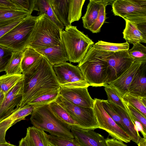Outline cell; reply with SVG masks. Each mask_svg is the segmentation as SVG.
Instances as JSON below:
<instances>
[{
    "label": "cell",
    "instance_id": "ee69618b",
    "mask_svg": "<svg viewBox=\"0 0 146 146\" xmlns=\"http://www.w3.org/2000/svg\"><path fill=\"white\" fill-rule=\"evenodd\" d=\"M137 144L138 146H146V138L141 137Z\"/></svg>",
    "mask_w": 146,
    "mask_h": 146
},
{
    "label": "cell",
    "instance_id": "8992f818",
    "mask_svg": "<svg viewBox=\"0 0 146 146\" xmlns=\"http://www.w3.org/2000/svg\"><path fill=\"white\" fill-rule=\"evenodd\" d=\"M30 15L0 38V45L13 52L23 51L27 47L38 18Z\"/></svg>",
    "mask_w": 146,
    "mask_h": 146
},
{
    "label": "cell",
    "instance_id": "e575fe53",
    "mask_svg": "<svg viewBox=\"0 0 146 146\" xmlns=\"http://www.w3.org/2000/svg\"><path fill=\"white\" fill-rule=\"evenodd\" d=\"M132 47L128 50L129 55L135 60L146 61V47L140 43L133 44Z\"/></svg>",
    "mask_w": 146,
    "mask_h": 146
},
{
    "label": "cell",
    "instance_id": "7c38bea8",
    "mask_svg": "<svg viewBox=\"0 0 146 146\" xmlns=\"http://www.w3.org/2000/svg\"><path fill=\"white\" fill-rule=\"evenodd\" d=\"M60 95L74 105L93 108L94 100L89 94L88 87H60Z\"/></svg>",
    "mask_w": 146,
    "mask_h": 146
},
{
    "label": "cell",
    "instance_id": "7402d4cb",
    "mask_svg": "<svg viewBox=\"0 0 146 146\" xmlns=\"http://www.w3.org/2000/svg\"><path fill=\"white\" fill-rule=\"evenodd\" d=\"M125 27L123 32V38L129 43L134 44L137 43H146L145 36L133 22L126 19Z\"/></svg>",
    "mask_w": 146,
    "mask_h": 146
},
{
    "label": "cell",
    "instance_id": "f546056e",
    "mask_svg": "<svg viewBox=\"0 0 146 146\" xmlns=\"http://www.w3.org/2000/svg\"><path fill=\"white\" fill-rule=\"evenodd\" d=\"M60 88L46 92L34 99L27 104L34 107L49 104L54 102L60 95Z\"/></svg>",
    "mask_w": 146,
    "mask_h": 146
},
{
    "label": "cell",
    "instance_id": "d590c367",
    "mask_svg": "<svg viewBox=\"0 0 146 146\" xmlns=\"http://www.w3.org/2000/svg\"><path fill=\"white\" fill-rule=\"evenodd\" d=\"M48 142L54 146H80L75 139L48 135Z\"/></svg>",
    "mask_w": 146,
    "mask_h": 146
},
{
    "label": "cell",
    "instance_id": "7bdbcfd3",
    "mask_svg": "<svg viewBox=\"0 0 146 146\" xmlns=\"http://www.w3.org/2000/svg\"><path fill=\"white\" fill-rule=\"evenodd\" d=\"M105 141L107 146H127L123 142L113 138L108 137Z\"/></svg>",
    "mask_w": 146,
    "mask_h": 146
},
{
    "label": "cell",
    "instance_id": "836d02e7",
    "mask_svg": "<svg viewBox=\"0 0 146 146\" xmlns=\"http://www.w3.org/2000/svg\"><path fill=\"white\" fill-rule=\"evenodd\" d=\"M104 89L108 97V100L128 112L123 103L122 98L114 88L109 84H107L104 86Z\"/></svg>",
    "mask_w": 146,
    "mask_h": 146
},
{
    "label": "cell",
    "instance_id": "3957f363",
    "mask_svg": "<svg viewBox=\"0 0 146 146\" xmlns=\"http://www.w3.org/2000/svg\"><path fill=\"white\" fill-rule=\"evenodd\" d=\"M30 120L34 126L50 135L68 139L74 138L71 127L53 113L49 104L34 107Z\"/></svg>",
    "mask_w": 146,
    "mask_h": 146
},
{
    "label": "cell",
    "instance_id": "d4e9b609",
    "mask_svg": "<svg viewBox=\"0 0 146 146\" xmlns=\"http://www.w3.org/2000/svg\"><path fill=\"white\" fill-rule=\"evenodd\" d=\"M21 74H5L0 76V90L5 95L14 86L23 80Z\"/></svg>",
    "mask_w": 146,
    "mask_h": 146
},
{
    "label": "cell",
    "instance_id": "5bb4252c",
    "mask_svg": "<svg viewBox=\"0 0 146 146\" xmlns=\"http://www.w3.org/2000/svg\"><path fill=\"white\" fill-rule=\"evenodd\" d=\"M23 81L13 88L5 95L0 107V120L9 114L20 103L23 94Z\"/></svg>",
    "mask_w": 146,
    "mask_h": 146
},
{
    "label": "cell",
    "instance_id": "ac0fdd59",
    "mask_svg": "<svg viewBox=\"0 0 146 146\" xmlns=\"http://www.w3.org/2000/svg\"><path fill=\"white\" fill-rule=\"evenodd\" d=\"M110 103L112 108L120 116L124 126L125 131L130 137L131 140L137 144L141 137L135 129L128 112L118 106L110 102Z\"/></svg>",
    "mask_w": 146,
    "mask_h": 146
},
{
    "label": "cell",
    "instance_id": "d6986e66",
    "mask_svg": "<svg viewBox=\"0 0 146 146\" xmlns=\"http://www.w3.org/2000/svg\"><path fill=\"white\" fill-rule=\"evenodd\" d=\"M25 138L28 146H48V134L34 126L27 128Z\"/></svg>",
    "mask_w": 146,
    "mask_h": 146
},
{
    "label": "cell",
    "instance_id": "ab89813d",
    "mask_svg": "<svg viewBox=\"0 0 146 146\" xmlns=\"http://www.w3.org/2000/svg\"><path fill=\"white\" fill-rule=\"evenodd\" d=\"M12 1L19 7L23 11L31 14L35 11V0H12Z\"/></svg>",
    "mask_w": 146,
    "mask_h": 146
},
{
    "label": "cell",
    "instance_id": "52a82bcc",
    "mask_svg": "<svg viewBox=\"0 0 146 146\" xmlns=\"http://www.w3.org/2000/svg\"><path fill=\"white\" fill-rule=\"evenodd\" d=\"M115 16L133 23L139 30H146V0H114L111 5Z\"/></svg>",
    "mask_w": 146,
    "mask_h": 146
},
{
    "label": "cell",
    "instance_id": "8d00e7d4",
    "mask_svg": "<svg viewBox=\"0 0 146 146\" xmlns=\"http://www.w3.org/2000/svg\"><path fill=\"white\" fill-rule=\"evenodd\" d=\"M103 106L106 111L116 124L124 131L123 125L118 113L111 106L108 100H101Z\"/></svg>",
    "mask_w": 146,
    "mask_h": 146
},
{
    "label": "cell",
    "instance_id": "8fae6325",
    "mask_svg": "<svg viewBox=\"0 0 146 146\" xmlns=\"http://www.w3.org/2000/svg\"><path fill=\"white\" fill-rule=\"evenodd\" d=\"M134 61L129 55L128 50L111 52L107 58L105 86L119 77Z\"/></svg>",
    "mask_w": 146,
    "mask_h": 146
},
{
    "label": "cell",
    "instance_id": "2e32d148",
    "mask_svg": "<svg viewBox=\"0 0 146 146\" xmlns=\"http://www.w3.org/2000/svg\"><path fill=\"white\" fill-rule=\"evenodd\" d=\"M35 49L44 57L52 66L68 61L67 54L62 40L57 46Z\"/></svg>",
    "mask_w": 146,
    "mask_h": 146
},
{
    "label": "cell",
    "instance_id": "f1b7e54d",
    "mask_svg": "<svg viewBox=\"0 0 146 146\" xmlns=\"http://www.w3.org/2000/svg\"><path fill=\"white\" fill-rule=\"evenodd\" d=\"M85 1V0H69L68 20L70 24L80 19L82 7Z\"/></svg>",
    "mask_w": 146,
    "mask_h": 146
},
{
    "label": "cell",
    "instance_id": "4316f807",
    "mask_svg": "<svg viewBox=\"0 0 146 146\" xmlns=\"http://www.w3.org/2000/svg\"><path fill=\"white\" fill-rule=\"evenodd\" d=\"M23 53V51L13 52L4 70L6 74H22L21 62Z\"/></svg>",
    "mask_w": 146,
    "mask_h": 146
},
{
    "label": "cell",
    "instance_id": "bcb514c9",
    "mask_svg": "<svg viewBox=\"0 0 146 146\" xmlns=\"http://www.w3.org/2000/svg\"><path fill=\"white\" fill-rule=\"evenodd\" d=\"M12 10H13L6 9L0 7V14H3Z\"/></svg>",
    "mask_w": 146,
    "mask_h": 146
},
{
    "label": "cell",
    "instance_id": "f35d334b",
    "mask_svg": "<svg viewBox=\"0 0 146 146\" xmlns=\"http://www.w3.org/2000/svg\"><path fill=\"white\" fill-rule=\"evenodd\" d=\"M13 52L10 49L0 45V73L4 71Z\"/></svg>",
    "mask_w": 146,
    "mask_h": 146
},
{
    "label": "cell",
    "instance_id": "cb8c5ba5",
    "mask_svg": "<svg viewBox=\"0 0 146 146\" xmlns=\"http://www.w3.org/2000/svg\"><path fill=\"white\" fill-rule=\"evenodd\" d=\"M42 56L35 49L27 47L23 51L21 62L22 74L25 75Z\"/></svg>",
    "mask_w": 146,
    "mask_h": 146
},
{
    "label": "cell",
    "instance_id": "6da1fadb",
    "mask_svg": "<svg viewBox=\"0 0 146 146\" xmlns=\"http://www.w3.org/2000/svg\"><path fill=\"white\" fill-rule=\"evenodd\" d=\"M24 76L23 94L16 108L22 107L39 96L60 87L52 66L42 56Z\"/></svg>",
    "mask_w": 146,
    "mask_h": 146
},
{
    "label": "cell",
    "instance_id": "9a60e30c",
    "mask_svg": "<svg viewBox=\"0 0 146 146\" xmlns=\"http://www.w3.org/2000/svg\"><path fill=\"white\" fill-rule=\"evenodd\" d=\"M143 62L135 60L119 77L108 84L114 88L122 98L127 93L129 86Z\"/></svg>",
    "mask_w": 146,
    "mask_h": 146
},
{
    "label": "cell",
    "instance_id": "e0dca14e",
    "mask_svg": "<svg viewBox=\"0 0 146 146\" xmlns=\"http://www.w3.org/2000/svg\"><path fill=\"white\" fill-rule=\"evenodd\" d=\"M146 61L143 62L130 84L127 93L135 96L146 97Z\"/></svg>",
    "mask_w": 146,
    "mask_h": 146
},
{
    "label": "cell",
    "instance_id": "484cf974",
    "mask_svg": "<svg viewBox=\"0 0 146 146\" xmlns=\"http://www.w3.org/2000/svg\"><path fill=\"white\" fill-rule=\"evenodd\" d=\"M49 106L53 113L63 121L71 127L76 126L80 127L78 123L68 112L57 103L53 102L49 104Z\"/></svg>",
    "mask_w": 146,
    "mask_h": 146
},
{
    "label": "cell",
    "instance_id": "74e56055",
    "mask_svg": "<svg viewBox=\"0 0 146 146\" xmlns=\"http://www.w3.org/2000/svg\"><path fill=\"white\" fill-rule=\"evenodd\" d=\"M122 100L130 115L139 122L146 131V117L128 103Z\"/></svg>",
    "mask_w": 146,
    "mask_h": 146
},
{
    "label": "cell",
    "instance_id": "681fc988",
    "mask_svg": "<svg viewBox=\"0 0 146 146\" xmlns=\"http://www.w3.org/2000/svg\"><path fill=\"white\" fill-rule=\"evenodd\" d=\"M4 100H0V107L1 106Z\"/></svg>",
    "mask_w": 146,
    "mask_h": 146
},
{
    "label": "cell",
    "instance_id": "60d3db41",
    "mask_svg": "<svg viewBox=\"0 0 146 146\" xmlns=\"http://www.w3.org/2000/svg\"><path fill=\"white\" fill-rule=\"evenodd\" d=\"M0 7L15 10L23 11L12 0H0Z\"/></svg>",
    "mask_w": 146,
    "mask_h": 146
},
{
    "label": "cell",
    "instance_id": "ba28073f",
    "mask_svg": "<svg viewBox=\"0 0 146 146\" xmlns=\"http://www.w3.org/2000/svg\"><path fill=\"white\" fill-rule=\"evenodd\" d=\"M65 109L80 127L87 129L99 128L93 108L76 106L70 103L60 95L54 101Z\"/></svg>",
    "mask_w": 146,
    "mask_h": 146
},
{
    "label": "cell",
    "instance_id": "44dd1931",
    "mask_svg": "<svg viewBox=\"0 0 146 146\" xmlns=\"http://www.w3.org/2000/svg\"><path fill=\"white\" fill-rule=\"evenodd\" d=\"M58 20L67 27L71 26L68 20L69 0H49Z\"/></svg>",
    "mask_w": 146,
    "mask_h": 146
},
{
    "label": "cell",
    "instance_id": "7dc6e473",
    "mask_svg": "<svg viewBox=\"0 0 146 146\" xmlns=\"http://www.w3.org/2000/svg\"><path fill=\"white\" fill-rule=\"evenodd\" d=\"M0 146H16L7 142L4 143H0Z\"/></svg>",
    "mask_w": 146,
    "mask_h": 146
},
{
    "label": "cell",
    "instance_id": "4dcf8cb0",
    "mask_svg": "<svg viewBox=\"0 0 146 146\" xmlns=\"http://www.w3.org/2000/svg\"><path fill=\"white\" fill-rule=\"evenodd\" d=\"M146 117V97L135 96L128 93L122 98Z\"/></svg>",
    "mask_w": 146,
    "mask_h": 146
},
{
    "label": "cell",
    "instance_id": "1f68e13d",
    "mask_svg": "<svg viewBox=\"0 0 146 146\" xmlns=\"http://www.w3.org/2000/svg\"><path fill=\"white\" fill-rule=\"evenodd\" d=\"M94 45L100 50L110 52L128 50L129 48V44L126 41L124 43H117L99 40Z\"/></svg>",
    "mask_w": 146,
    "mask_h": 146
},
{
    "label": "cell",
    "instance_id": "5b68a950",
    "mask_svg": "<svg viewBox=\"0 0 146 146\" xmlns=\"http://www.w3.org/2000/svg\"><path fill=\"white\" fill-rule=\"evenodd\" d=\"M62 41L70 62L79 63L83 58L94 42L76 26L65 27L61 31Z\"/></svg>",
    "mask_w": 146,
    "mask_h": 146
},
{
    "label": "cell",
    "instance_id": "7a4b0ae2",
    "mask_svg": "<svg viewBox=\"0 0 146 146\" xmlns=\"http://www.w3.org/2000/svg\"><path fill=\"white\" fill-rule=\"evenodd\" d=\"M111 52L91 45L78 66L90 86H104L108 65L107 58Z\"/></svg>",
    "mask_w": 146,
    "mask_h": 146
},
{
    "label": "cell",
    "instance_id": "9c48e42d",
    "mask_svg": "<svg viewBox=\"0 0 146 146\" xmlns=\"http://www.w3.org/2000/svg\"><path fill=\"white\" fill-rule=\"evenodd\" d=\"M52 67L60 87L88 88L90 86L77 66L66 62Z\"/></svg>",
    "mask_w": 146,
    "mask_h": 146
},
{
    "label": "cell",
    "instance_id": "4fadbf2b",
    "mask_svg": "<svg viewBox=\"0 0 146 146\" xmlns=\"http://www.w3.org/2000/svg\"><path fill=\"white\" fill-rule=\"evenodd\" d=\"M71 131L80 146H107L104 137L94 130L72 126Z\"/></svg>",
    "mask_w": 146,
    "mask_h": 146
},
{
    "label": "cell",
    "instance_id": "ffe728a7",
    "mask_svg": "<svg viewBox=\"0 0 146 146\" xmlns=\"http://www.w3.org/2000/svg\"><path fill=\"white\" fill-rule=\"evenodd\" d=\"M104 0H90L85 14L82 17L84 27L89 30L97 19Z\"/></svg>",
    "mask_w": 146,
    "mask_h": 146
},
{
    "label": "cell",
    "instance_id": "f6af8a7d",
    "mask_svg": "<svg viewBox=\"0 0 146 146\" xmlns=\"http://www.w3.org/2000/svg\"><path fill=\"white\" fill-rule=\"evenodd\" d=\"M19 146H28L25 137L22 138L19 141Z\"/></svg>",
    "mask_w": 146,
    "mask_h": 146
},
{
    "label": "cell",
    "instance_id": "30bf717a",
    "mask_svg": "<svg viewBox=\"0 0 146 146\" xmlns=\"http://www.w3.org/2000/svg\"><path fill=\"white\" fill-rule=\"evenodd\" d=\"M93 109L98 124L99 128L108 132L112 138L126 143L130 142L129 135L110 117L104 109L101 99H94Z\"/></svg>",
    "mask_w": 146,
    "mask_h": 146
},
{
    "label": "cell",
    "instance_id": "277c9868",
    "mask_svg": "<svg viewBox=\"0 0 146 146\" xmlns=\"http://www.w3.org/2000/svg\"><path fill=\"white\" fill-rule=\"evenodd\" d=\"M62 31L46 15H38L27 47L36 49L58 45L62 40Z\"/></svg>",
    "mask_w": 146,
    "mask_h": 146
},
{
    "label": "cell",
    "instance_id": "b9f144b4",
    "mask_svg": "<svg viewBox=\"0 0 146 146\" xmlns=\"http://www.w3.org/2000/svg\"><path fill=\"white\" fill-rule=\"evenodd\" d=\"M24 19L19 20L7 25H0V38Z\"/></svg>",
    "mask_w": 146,
    "mask_h": 146
},
{
    "label": "cell",
    "instance_id": "d6a6232c",
    "mask_svg": "<svg viewBox=\"0 0 146 146\" xmlns=\"http://www.w3.org/2000/svg\"><path fill=\"white\" fill-rule=\"evenodd\" d=\"M114 1L104 0L100 7L97 18L89 30L93 33H97L100 31L106 18V7L108 5H112Z\"/></svg>",
    "mask_w": 146,
    "mask_h": 146
},
{
    "label": "cell",
    "instance_id": "f907efd6",
    "mask_svg": "<svg viewBox=\"0 0 146 146\" xmlns=\"http://www.w3.org/2000/svg\"><path fill=\"white\" fill-rule=\"evenodd\" d=\"M48 146H54L53 145H52V144L50 143L49 142H48Z\"/></svg>",
    "mask_w": 146,
    "mask_h": 146
},
{
    "label": "cell",
    "instance_id": "c3c4849f",
    "mask_svg": "<svg viewBox=\"0 0 146 146\" xmlns=\"http://www.w3.org/2000/svg\"><path fill=\"white\" fill-rule=\"evenodd\" d=\"M5 96V94L0 90V100H4Z\"/></svg>",
    "mask_w": 146,
    "mask_h": 146
},
{
    "label": "cell",
    "instance_id": "83f0119b",
    "mask_svg": "<svg viewBox=\"0 0 146 146\" xmlns=\"http://www.w3.org/2000/svg\"><path fill=\"white\" fill-rule=\"evenodd\" d=\"M31 15L29 12L21 10H12L0 14V25H7L24 19Z\"/></svg>",
    "mask_w": 146,
    "mask_h": 146
},
{
    "label": "cell",
    "instance_id": "603a6c76",
    "mask_svg": "<svg viewBox=\"0 0 146 146\" xmlns=\"http://www.w3.org/2000/svg\"><path fill=\"white\" fill-rule=\"evenodd\" d=\"M35 11L39 15L45 14L62 31L64 25L58 20L52 8L49 0H35Z\"/></svg>",
    "mask_w": 146,
    "mask_h": 146
}]
</instances>
